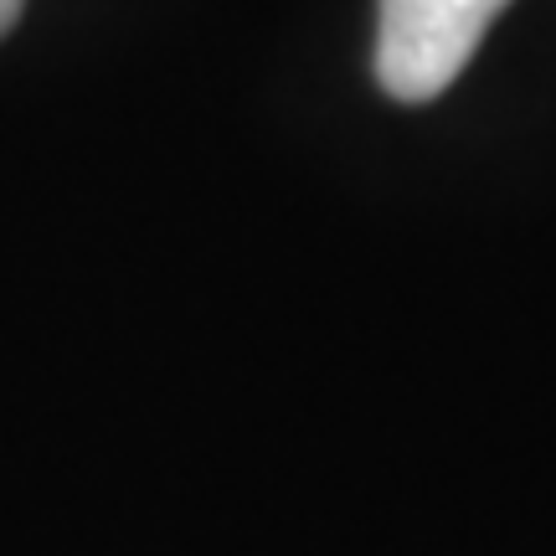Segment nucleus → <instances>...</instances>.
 <instances>
[{
  "mask_svg": "<svg viewBox=\"0 0 556 556\" xmlns=\"http://www.w3.org/2000/svg\"><path fill=\"white\" fill-rule=\"evenodd\" d=\"M510 0H377V83L397 103H428L464 73Z\"/></svg>",
  "mask_w": 556,
  "mask_h": 556,
  "instance_id": "1",
  "label": "nucleus"
},
{
  "mask_svg": "<svg viewBox=\"0 0 556 556\" xmlns=\"http://www.w3.org/2000/svg\"><path fill=\"white\" fill-rule=\"evenodd\" d=\"M21 5H26V0H0V37H5V31H11V26H16Z\"/></svg>",
  "mask_w": 556,
  "mask_h": 556,
  "instance_id": "2",
  "label": "nucleus"
}]
</instances>
